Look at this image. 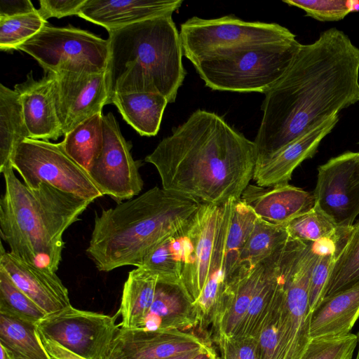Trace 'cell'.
Segmentation results:
<instances>
[{
    "label": "cell",
    "mask_w": 359,
    "mask_h": 359,
    "mask_svg": "<svg viewBox=\"0 0 359 359\" xmlns=\"http://www.w3.org/2000/svg\"><path fill=\"white\" fill-rule=\"evenodd\" d=\"M191 220L156 245L146 256L140 266L156 274L158 280L182 282V271L191 251Z\"/></svg>",
    "instance_id": "4316f807"
},
{
    "label": "cell",
    "mask_w": 359,
    "mask_h": 359,
    "mask_svg": "<svg viewBox=\"0 0 359 359\" xmlns=\"http://www.w3.org/2000/svg\"><path fill=\"white\" fill-rule=\"evenodd\" d=\"M198 324L196 305L182 282L158 278L153 302L138 328L187 332L198 327Z\"/></svg>",
    "instance_id": "7402d4cb"
},
{
    "label": "cell",
    "mask_w": 359,
    "mask_h": 359,
    "mask_svg": "<svg viewBox=\"0 0 359 359\" xmlns=\"http://www.w3.org/2000/svg\"><path fill=\"white\" fill-rule=\"evenodd\" d=\"M109 98L151 93L174 102L187 71L180 32L172 15H159L109 32Z\"/></svg>",
    "instance_id": "5b68a950"
},
{
    "label": "cell",
    "mask_w": 359,
    "mask_h": 359,
    "mask_svg": "<svg viewBox=\"0 0 359 359\" xmlns=\"http://www.w3.org/2000/svg\"><path fill=\"white\" fill-rule=\"evenodd\" d=\"M210 344L193 332L121 327L107 359H165Z\"/></svg>",
    "instance_id": "9a60e30c"
},
{
    "label": "cell",
    "mask_w": 359,
    "mask_h": 359,
    "mask_svg": "<svg viewBox=\"0 0 359 359\" xmlns=\"http://www.w3.org/2000/svg\"><path fill=\"white\" fill-rule=\"evenodd\" d=\"M54 74L57 115L64 136L107 104V70L100 72L62 71Z\"/></svg>",
    "instance_id": "5bb4252c"
},
{
    "label": "cell",
    "mask_w": 359,
    "mask_h": 359,
    "mask_svg": "<svg viewBox=\"0 0 359 359\" xmlns=\"http://www.w3.org/2000/svg\"><path fill=\"white\" fill-rule=\"evenodd\" d=\"M13 170L10 167L1 172V237L15 256L56 272L65 248L63 234L90 202L45 182L29 188Z\"/></svg>",
    "instance_id": "277c9868"
},
{
    "label": "cell",
    "mask_w": 359,
    "mask_h": 359,
    "mask_svg": "<svg viewBox=\"0 0 359 359\" xmlns=\"http://www.w3.org/2000/svg\"><path fill=\"white\" fill-rule=\"evenodd\" d=\"M36 11L29 0L0 1V18L20 15Z\"/></svg>",
    "instance_id": "7bdbcfd3"
},
{
    "label": "cell",
    "mask_w": 359,
    "mask_h": 359,
    "mask_svg": "<svg viewBox=\"0 0 359 359\" xmlns=\"http://www.w3.org/2000/svg\"><path fill=\"white\" fill-rule=\"evenodd\" d=\"M285 245L266 259L265 271L251 299L243 325L233 338H255L257 335L273 297L278 264Z\"/></svg>",
    "instance_id": "4dcf8cb0"
},
{
    "label": "cell",
    "mask_w": 359,
    "mask_h": 359,
    "mask_svg": "<svg viewBox=\"0 0 359 359\" xmlns=\"http://www.w3.org/2000/svg\"><path fill=\"white\" fill-rule=\"evenodd\" d=\"M183 55L194 65L238 49L296 39L279 24L244 21L233 15L214 19L192 17L180 25Z\"/></svg>",
    "instance_id": "ba28073f"
},
{
    "label": "cell",
    "mask_w": 359,
    "mask_h": 359,
    "mask_svg": "<svg viewBox=\"0 0 359 359\" xmlns=\"http://www.w3.org/2000/svg\"><path fill=\"white\" fill-rule=\"evenodd\" d=\"M168 103L160 94L133 93L116 94L109 104H114L123 118L140 135L151 137L158 133Z\"/></svg>",
    "instance_id": "d4e9b609"
},
{
    "label": "cell",
    "mask_w": 359,
    "mask_h": 359,
    "mask_svg": "<svg viewBox=\"0 0 359 359\" xmlns=\"http://www.w3.org/2000/svg\"><path fill=\"white\" fill-rule=\"evenodd\" d=\"M339 120V115L334 114L314 124L276 153L257 161L252 176L255 184L269 187L287 184L294 170L315 155L322 140Z\"/></svg>",
    "instance_id": "2e32d148"
},
{
    "label": "cell",
    "mask_w": 359,
    "mask_h": 359,
    "mask_svg": "<svg viewBox=\"0 0 359 359\" xmlns=\"http://www.w3.org/2000/svg\"><path fill=\"white\" fill-rule=\"evenodd\" d=\"M86 0H40L39 15L47 21L50 18H61L79 15Z\"/></svg>",
    "instance_id": "b9f144b4"
},
{
    "label": "cell",
    "mask_w": 359,
    "mask_h": 359,
    "mask_svg": "<svg viewBox=\"0 0 359 359\" xmlns=\"http://www.w3.org/2000/svg\"><path fill=\"white\" fill-rule=\"evenodd\" d=\"M30 138L18 94L0 85V172L12 167L15 149Z\"/></svg>",
    "instance_id": "83f0119b"
},
{
    "label": "cell",
    "mask_w": 359,
    "mask_h": 359,
    "mask_svg": "<svg viewBox=\"0 0 359 359\" xmlns=\"http://www.w3.org/2000/svg\"><path fill=\"white\" fill-rule=\"evenodd\" d=\"M302 9L306 15L320 22L339 21L355 11V1L346 0H283Z\"/></svg>",
    "instance_id": "f35d334b"
},
{
    "label": "cell",
    "mask_w": 359,
    "mask_h": 359,
    "mask_svg": "<svg viewBox=\"0 0 359 359\" xmlns=\"http://www.w3.org/2000/svg\"><path fill=\"white\" fill-rule=\"evenodd\" d=\"M359 318V283L326 296L311 313L310 339L350 334Z\"/></svg>",
    "instance_id": "cb8c5ba5"
},
{
    "label": "cell",
    "mask_w": 359,
    "mask_h": 359,
    "mask_svg": "<svg viewBox=\"0 0 359 359\" xmlns=\"http://www.w3.org/2000/svg\"><path fill=\"white\" fill-rule=\"evenodd\" d=\"M358 344L356 334L311 339L302 359H352Z\"/></svg>",
    "instance_id": "74e56055"
},
{
    "label": "cell",
    "mask_w": 359,
    "mask_h": 359,
    "mask_svg": "<svg viewBox=\"0 0 359 359\" xmlns=\"http://www.w3.org/2000/svg\"><path fill=\"white\" fill-rule=\"evenodd\" d=\"M319 254L313 243L290 238L278 265L282 294L278 359H302L310 341L309 285Z\"/></svg>",
    "instance_id": "52a82bcc"
},
{
    "label": "cell",
    "mask_w": 359,
    "mask_h": 359,
    "mask_svg": "<svg viewBox=\"0 0 359 359\" xmlns=\"http://www.w3.org/2000/svg\"><path fill=\"white\" fill-rule=\"evenodd\" d=\"M0 344L27 359H52L44 348L35 324L0 313Z\"/></svg>",
    "instance_id": "1f68e13d"
},
{
    "label": "cell",
    "mask_w": 359,
    "mask_h": 359,
    "mask_svg": "<svg viewBox=\"0 0 359 359\" xmlns=\"http://www.w3.org/2000/svg\"><path fill=\"white\" fill-rule=\"evenodd\" d=\"M342 248L319 254L312 271L309 285V309L312 313L326 294V287L337 257Z\"/></svg>",
    "instance_id": "ab89813d"
},
{
    "label": "cell",
    "mask_w": 359,
    "mask_h": 359,
    "mask_svg": "<svg viewBox=\"0 0 359 359\" xmlns=\"http://www.w3.org/2000/svg\"><path fill=\"white\" fill-rule=\"evenodd\" d=\"M102 112L81 123L65 135L61 144L65 152L88 172L103 145Z\"/></svg>",
    "instance_id": "f546056e"
},
{
    "label": "cell",
    "mask_w": 359,
    "mask_h": 359,
    "mask_svg": "<svg viewBox=\"0 0 359 359\" xmlns=\"http://www.w3.org/2000/svg\"><path fill=\"white\" fill-rule=\"evenodd\" d=\"M1 346V358L0 359H11L10 351L5 348L3 345L0 344Z\"/></svg>",
    "instance_id": "7dc6e473"
},
{
    "label": "cell",
    "mask_w": 359,
    "mask_h": 359,
    "mask_svg": "<svg viewBox=\"0 0 359 359\" xmlns=\"http://www.w3.org/2000/svg\"><path fill=\"white\" fill-rule=\"evenodd\" d=\"M217 346L219 359H259L257 340L252 337L226 339Z\"/></svg>",
    "instance_id": "60d3db41"
},
{
    "label": "cell",
    "mask_w": 359,
    "mask_h": 359,
    "mask_svg": "<svg viewBox=\"0 0 359 359\" xmlns=\"http://www.w3.org/2000/svg\"><path fill=\"white\" fill-rule=\"evenodd\" d=\"M11 164L29 188L45 182L90 203L103 196L61 142L27 138L15 149Z\"/></svg>",
    "instance_id": "30bf717a"
},
{
    "label": "cell",
    "mask_w": 359,
    "mask_h": 359,
    "mask_svg": "<svg viewBox=\"0 0 359 359\" xmlns=\"http://www.w3.org/2000/svg\"><path fill=\"white\" fill-rule=\"evenodd\" d=\"M241 199L262 219L285 226L316 204L313 192L287 184L264 187L249 184Z\"/></svg>",
    "instance_id": "ffe728a7"
},
{
    "label": "cell",
    "mask_w": 359,
    "mask_h": 359,
    "mask_svg": "<svg viewBox=\"0 0 359 359\" xmlns=\"http://www.w3.org/2000/svg\"><path fill=\"white\" fill-rule=\"evenodd\" d=\"M221 205L201 203L190 222L191 251L182 271L181 281L194 304L208 280Z\"/></svg>",
    "instance_id": "e0dca14e"
},
{
    "label": "cell",
    "mask_w": 359,
    "mask_h": 359,
    "mask_svg": "<svg viewBox=\"0 0 359 359\" xmlns=\"http://www.w3.org/2000/svg\"><path fill=\"white\" fill-rule=\"evenodd\" d=\"M359 102V48L335 27L302 44L284 75L265 93L254 140L265 159L314 124Z\"/></svg>",
    "instance_id": "6da1fadb"
},
{
    "label": "cell",
    "mask_w": 359,
    "mask_h": 359,
    "mask_svg": "<svg viewBox=\"0 0 359 359\" xmlns=\"http://www.w3.org/2000/svg\"><path fill=\"white\" fill-rule=\"evenodd\" d=\"M114 316L76 309L72 305L46 316L38 332L87 358L107 359L121 327Z\"/></svg>",
    "instance_id": "8fae6325"
},
{
    "label": "cell",
    "mask_w": 359,
    "mask_h": 359,
    "mask_svg": "<svg viewBox=\"0 0 359 359\" xmlns=\"http://www.w3.org/2000/svg\"><path fill=\"white\" fill-rule=\"evenodd\" d=\"M6 348V347H5ZM9 351V350H8ZM11 353V359H27L25 358H23V357H21L20 355H18L13 353H12L11 351H10Z\"/></svg>",
    "instance_id": "c3c4849f"
},
{
    "label": "cell",
    "mask_w": 359,
    "mask_h": 359,
    "mask_svg": "<svg viewBox=\"0 0 359 359\" xmlns=\"http://www.w3.org/2000/svg\"><path fill=\"white\" fill-rule=\"evenodd\" d=\"M358 144H359V142H358Z\"/></svg>",
    "instance_id": "f907efd6"
},
{
    "label": "cell",
    "mask_w": 359,
    "mask_h": 359,
    "mask_svg": "<svg viewBox=\"0 0 359 359\" xmlns=\"http://www.w3.org/2000/svg\"><path fill=\"white\" fill-rule=\"evenodd\" d=\"M17 50L33 57L46 73L62 71L100 72L107 70L109 41L72 26L48 23Z\"/></svg>",
    "instance_id": "9c48e42d"
},
{
    "label": "cell",
    "mask_w": 359,
    "mask_h": 359,
    "mask_svg": "<svg viewBox=\"0 0 359 359\" xmlns=\"http://www.w3.org/2000/svg\"><path fill=\"white\" fill-rule=\"evenodd\" d=\"M233 201L234 199H231L221 205L208 280L201 296L195 303L198 319V327L204 334L207 333L208 327H211L215 321L228 287L224 268V241Z\"/></svg>",
    "instance_id": "603a6c76"
},
{
    "label": "cell",
    "mask_w": 359,
    "mask_h": 359,
    "mask_svg": "<svg viewBox=\"0 0 359 359\" xmlns=\"http://www.w3.org/2000/svg\"><path fill=\"white\" fill-rule=\"evenodd\" d=\"M257 160L254 141L203 109L173 128L144 159L165 190L217 205L241 198Z\"/></svg>",
    "instance_id": "7a4b0ae2"
},
{
    "label": "cell",
    "mask_w": 359,
    "mask_h": 359,
    "mask_svg": "<svg viewBox=\"0 0 359 359\" xmlns=\"http://www.w3.org/2000/svg\"><path fill=\"white\" fill-rule=\"evenodd\" d=\"M337 226L316 204L290 221L285 228L290 238L315 243L332 234Z\"/></svg>",
    "instance_id": "8d00e7d4"
},
{
    "label": "cell",
    "mask_w": 359,
    "mask_h": 359,
    "mask_svg": "<svg viewBox=\"0 0 359 359\" xmlns=\"http://www.w3.org/2000/svg\"><path fill=\"white\" fill-rule=\"evenodd\" d=\"M0 313L37 325L47 315L26 295L0 266Z\"/></svg>",
    "instance_id": "e575fe53"
},
{
    "label": "cell",
    "mask_w": 359,
    "mask_h": 359,
    "mask_svg": "<svg viewBox=\"0 0 359 359\" xmlns=\"http://www.w3.org/2000/svg\"><path fill=\"white\" fill-rule=\"evenodd\" d=\"M102 125V148L88 172L103 196L120 203L133 198L142 190L144 182L139 172L141 162L133 159L131 144L121 134L112 113L103 115Z\"/></svg>",
    "instance_id": "7c38bea8"
},
{
    "label": "cell",
    "mask_w": 359,
    "mask_h": 359,
    "mask_svg": "<svg viewBox=\"0 0 359 359\" xmlns=\"http://www.w3.org/2000/svg\"><path fill=\"white\" fill-rule=\"evenodd\" d=\"M258 219L241 198L234 200L224 241V268L227 285L239 269L241 252Z\"/></svg>",
    "instance_id": "f1b7e54d"
},
{
    "label": "cell",
    "mask_w": 359,
    "mask_h": 359,
    "mask_svg": "<svg viewBox=\"0 0 359 359\" xmlns=\"http://www.w3.org/2000/svg\"><path fill=\"white\" fill-rule=\"evenodd\" d=\"M38 11L13 17L0 18V49L18 48L36 35L46 25Z\"/></svg>",
    "instance_id": "d590c367"
},
{
    "label": "cell",
    "mask_w": 359,
    "mask_h": 359,
    "mask_svg": "<svg viewBox=\"0 0 359 359\" xmlns=\"http://www.w3.org/2000/svg\"><path fill=\"white\" fill-rule=\"evenodd\" d=\"M301 43L296 39L236 50L194 66L208 88L265 94L284 75Z\"/></svg>",
    "instance_id": "8992f818"
},
{
    "label": "cell",
    "mask_w": 359,
    "mask_h": 359,
    "mask_svg": "<svg viewBox=\"0 0 359 359\" xmlns=\"http://www.w3.org/2000/svg\"><path fill=\"white\" fill-rule=\"evenodd\" d=\"M157 283L158 276L143 267L129 272L116 313L121 317V327H139L153 302Z\"/></svg>",
    "instance_id": "484cf974"
},
{
    "label": "cell",
    "mask_w": 359,
    "mask_h": 359,
    "mask_svg": "<svg viewBox=\"0 0 359 359\" xmlns=\"http://www.w3.org/2000/svg\"><path fill=\"white\" fill-rule=\"evenodd\" d=\"M201 203L151 188L97 215L86 252L100 271L139 267L156 245L189 222Z\"/></svg>",
    "instance_id": "3957f363"
},
{
    "label": "cell",
    "mask_w": 359,
    "mask_h": 359,
    "mask_svg": "<svg viewBox=\"0 0 359 359\" xmlns=\"http://www.w3.org/2000/svg\"><path fill=\"white\" fill-rule=\"evenodd\" d=\"M0 266L47 316L71 306L68 290L55 272L20 259L6 251L2 244Z\"/></svg>",
    "instance_id": "ac0fdd59"
},
{
    "label": "cell",
    "mask_w": 359,
    "mask_h": 359,
    "mask_svg": "<svg viewBox=\"0 0 359 359\" xmlns=\"http://www.w3.org/2000/svg\"><path fill=\"white\" fill-rule=\"evenodd\" d=\"M359 283V220L353 224L346 242L334 263L325 296Z\"/></svg>",
    "instance_id": "836d02e7"
},
{
    "label": "cell",
    "mask_w": 359,
    "mask_h": 359,
    "mask_svg": "<svg viewBox=\"0 0 359 359\" xmlns=\"http://www.w3.org/2000/svg\"><path fill=\"white\" fill-rule=\"evenodd\" d=\"M313 194L337 226H353L359 215V151H346L318 166Z\"/></svg>",
    "instance_id": "4fadbf2b"
},
{
    "label": "cell",
    "mask_w": 359,
    "mask_h": 359,
    "mask_svg": "<svg viewBox=\"0 0 359 359\" xmlns=\"http://www.w3.org/2000/svg\"><path fill=\"white\" fill-rule=\"evenodd\" d=\"M14 90L19 95L30 138L48 141L64 135L57 111L53 73L35 80L30 72L24 82L15 86Z\"/></svg>",
    "instance_id": "d6986e66"
},
{
    "label": "cell",
    "mask_w": 359,
    "mask_h": 359,
    "mask_svg": "<svg viewBox=\"0 0 359 359\" xmlns=\"http://www.w3.org/2000/svg\"><path fill=\"white\" fill-rule=\"evenodd\" d=\"M41 341L46 352L52 359H87L48 339L38 332Z\"/></svg>",
    "instance_id": "ee69618b"
},
{
    "label": "cell",
    "mask_w": 359,
    "mask_h": 359,
    "mask_svg": "<svg viewBox=\"0 0 359 359\" xmlns=\"http://www.w3.org/2000/svg\"><path fill=\"white\" fill-rule=\"evenodd\" d=\"M182 3V0H86L78 15L109 32L156 16L172 15Z\"/></svg>",
    "instance_id": "44dd1931"
},
{
    "label": "cell",
    "mask_w": 359,
    "mask_h": 359,
    "mask_svg": "<svg viewBox=\"0 0 359 359\" xmlns=\"http://www.w3.org/2000/svg\"><path fill=\"white\" fill-rule=\"evenodd\" d=\"M202 348H200V349L196 350V351H190V352L181 353V354L174 355V356H172V357H170L168 358H165V359H192L194 356H196L198 353V352Z\"/></svg>",
    "instance_id": "bcb514c9"
},
{
    "label": "cell",
    "mask_w": 359,
    "mask_h": 359,
    "mask_svg": "<svg viewBox=\"0 0 359 359\" xmlns=\"http://www.w3.org/2000/svg\"><path fill=\"white\" fill-rule=\"evenodd\" d=\"M356 335H357V337H358V352H357V355H356L355 359H359V332H358V334Z\"/></svg>",
    "instance_id": "681fc988"
},
{
    "label": "cell",
    "mask_w": 359,
    "mask_h": 359,
    "mask_svg": "<svg viewBox=\"0 0 359 359\" xmlns=\"http://www.w3.org/2000/svg\"><path fill=\"white\" fill-rule=\"evenodd\" d=\"M192 359H219V358L213 347L209 344L203 348Z\"/></svg>",
    "instance_id": "f6af8a7d"
},
{
    "label": "cell",
    "mask_w": 359,
    "mask_h": 359,
    "mask_svg": "<svg viewBox=\"0 0 359 359\" xmlns=\"http://www.w3.org/2000/svg\"><path fill=\"white\" fill-rule=\"evenodd\" d=\"M290 236L284 226L259 217L240 257V266L252 268L271 257L287 242Z\"/></svg>",
    "instance_id": "d6a6232c"
}]
</instances>
